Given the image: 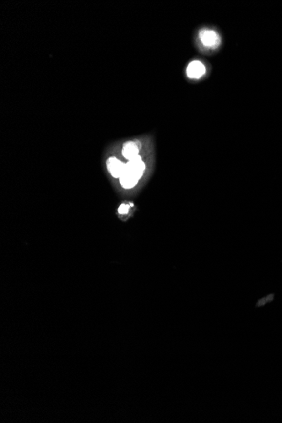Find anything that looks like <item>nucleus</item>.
<instances>
[{"label":"nucleus","mask_w":282,"mask_h":423,"mask_svg":"<svg viewBox=\"0 0 282 423\" xmlns=\"http://www.w3.org/2000/svg\"><path fill=\"white\" fill-rule=\"evenodd\" d=\"M198 38L201 46L207 50H216L222 44V38L214 29H201L198 33Z\"/></svg>","instance_id":"nucleus-1"},{"label":"nucleus","mask_w":282,"mask_h":423,"mask_svg":"<svg viewBox=\"0 0 282 423\" xmlns=\"http://www.w3.org/2000/svg\"><path fill=\"white\" fill-rule=\"evenodd\" d=\"M186 74L189 79L199 80L202 79L207 74V67L202 61L193 60L188 63Z\"/></svg>","instance_id":"nucleus-2"},{"label":"nucleus","mask_w":282,"mask_h":423,"mask_svg":"<svg viewBox=\"0 0 282 423\" xmlns=\"http://www.w3.org/2000/svg\"><path fill=\"white\" fill-rule=\"evenodd\" d=\"M126 169L134 174L135 177H138L139 179H141L145 171V164L144 161H142L141 155H138L132 158L131 160H129L126 163Z\"/></svg>","instance_id":"nucleus-3"},{"label":"nucleus","mask_w":282,"mask_h":423,"mask_svg":"<svg viewBox=\"0 0 282 423\" xmlns=\"http://www.w3.org/2000/svg\"><path fill=\"white\" fill-rule=\"evenodd\" d=\"M107 167L111 175L113 177L120 179V177L125 171L126 163H123L116 157H110L107 161Z\"/></svg>","instance_id":"nucleus-4"},{"label":"nucleus","mask_w":282,"mask_h":423,"mask_svg":"<svg viewBox=\"0 0 282 423\" xmlns=\"http://www.w3.org/2000/svg\"><path fill=\"white\" fill-rule=\"evenodd\" d=\"M140 180L138 177H135L134 174L131 173L129 171L127 170L125 168L124 173L122 174V176L120 177V185L124 188V189H132L137 184L138 181Z\"/></svg>","instance_id":"nucleus-5"},{"label":"nucleus","mask_w":282,"mask_h":423,"mask_svg":"<svg viewBox=\"0 0 282 423\" xmlns=\"http://www.w3.org/2000/svg\"><path fill=\"white\" fill-rule=\"evenodd\" d=\"M139 151H140V145L134 141H129L123 145L122 154L123 157L129 161V160H131L132 158L138 155Z\"/></svg>","instance_id":"nucleus-6"},{"label":"nucleus","mask_w":282,"mask_h":423,"mask_svg":"<svg viewBox=\"0 0 282 423\" xmlns=\"http://www.w3.org/2000/svg\"><path fill=\"white\" fill-rule=\"evenodd\" d=\"M129 206L128 205H121L120 206V208H119V213L121 214V215H124V214H127L128 212H129Z\"/></svg>","instance_id":"nucleus-7"}]
</instances>
